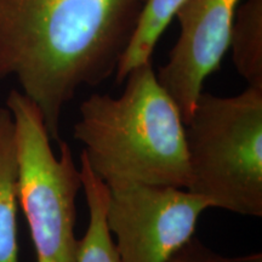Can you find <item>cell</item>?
I'll return each mask as SVG.
<instances>
[{
  "instance_id": "6da1fadb",
  "label": "cell",
  "mask_w": 262,
  "mask_h": 262,
  "mask_svg": "<svg viewBox=\"0 0 262 262\" xmlns=\"http://www.w3.org/2000/svg\"><path fill=\"white\" fill-rule=\"evenodd\" d=\"M148 0H0V79L14 77L60 142L64 107L116 74Z\"/></svg>"
},
{
  "instance_id": "7a4b0ae2",
  "label": "cell",
  "mask_w": 262,
  "mask_h": 262,
  "mask_svg": "<svg viewBox=\"0 0 262 262\" xmlns=\"http://www.w3.org/2000/svg\"><path fill=\"white\" fill-rule=\"evenodd\" d=\"M122 95H90L79 108L73 137L103 182L126 180L186 188L185 123L157 79L152 61L134 68Z\"/></svg>"
},
{
  "instance_id": "3957f363",
  "label": "cell",
  "mask_w": 262,
  "mask_h": 262,
  "mask_svg": "<svg viewBox=\"0 0 262 262\" xmlns=\"http://www.w3.org/2000/svg\"><path fill=\"white\" fill-rule=\"evenodd\" d=\"M188 183L211 208L262 216V89L203 93L185 123Z\"/></svg>"
},
{
  "instance_id": "277c9868",
  "label": "cell",
  "mask_w": 262,
  "mask_h": 262,
  "mask_svg": "<svg viewBox=\"0 0 262 262\" xmlns=\"http://www.w3.org/2000/svg\"><path fill=\"white\" fill-rule=\"evenodd\" d=\"M6 107L17 140L18 203L37 261L78 262L80 239L75 237V221L81 178L71 147L61 140L55 155L40 111L21 91H10Z\"/></svg>"
},
{
  "instance_id": "5b68a950",
  "label": "cell",
  "mask_w": 262,
  "mask_h": 262,
  "mask_svg": "<svg viewBox=\"0 0 262 262\" xmlns=\"http://www.w3.org/2000/svg\"><path fill=\"white\" fill-rule=\"evenodd\" d=\"M107 185L106 222L120 262H166L194 237L210 203L188 189L117 180Z\"/></svg>"
},
{
  "instance_id": "8992f818",
  "label": "cell",
  "mask_w": 262,
  "mask_h": 262,
  "mask_svg": "<svg viewBox=\"0 0 262 262\" xmlns=\"http://www.w3.org/2000/svg\"><path fill=\"white\" fill-rule=\"evenodd\" d=\"M239 0H183L173 18L180 33L157 79L179 107L183 123L194 110L206 78L229 49Z\"/></svg>"
},
{
  "instance_id": "52a82bcc",
  "label": "cell",
  "mask_w": 262,
  "mask_h": 262,
  "mask_svg": "<svg viewBox=\"0 0 262 262\" xmlns=\"http://www.w3.org/2000/svg\"><path fill=\"white\" fill-rule=\"evenodd\" d=\"M18 179L14 118L8 107H0V262H18Z\"/></svg>"
},
{
  "instance_id": "ba28073f",
  "label": "cell",
  "mask_w": 262,
  "mask_h": 262,
  "mask_svg": "<svg viewBox=\"0 0 262 262\" xmlns=\"http://www.w3.org/2000/svg\"><path fill=\"white\" fill-rule=\"evenodd\" d=\"M81 189L89 209V224L83 239H80L78 262H120L112 234L106 222L107 185L90 169L80 153Z\"/></svg>"
},
{
  "instance_id": "9c48e42d",
  "label": "cell",
  "mask_w": 262,
  "mask_h": 262,
  "mask_svg": "<svg viewBox=\"0 0 262 262\" xmlns=\"http://www.w3.org/2000/svg\"><path fill=\"white\" fill-rule=\"evenodd\" d=\"M229 49L235 70L248 86L262 89V0H247L238 6Z\"/></svg>"
},
{
  "instance_id": "30bf717a",
  "label": "cell",
  "mask_w": 262,
  "mask_h": 262,
  "mask_svg": "<svg viewBox=\"0 0 262 262\" xmlns=\"http://www.w3.org/2000/svg\"><path fill=\"white\" fill-rule=\"evenodd\" d=\"M183 0H148L136 31L120 58L116 71L118 84L123 83L134 68L152 61L156 45Z\"/></svg>"
},
{
  "instance_id": "8fae6325",
  "label": "cell",
  "mask_w": 262,
  "mask_h": 262,
  "mask_svg": "<svg viewBox=\"0 0 262 262\" xmlns=\"http://www.w3.org/2000/svg\"><path fill=\"white\" fill-rule=\"evenodd\" d=\"M212 251L204 247L195 237L183 245L166 262H212Z\"/></svg>"
},
{
  "instance_id": "7c38bea8",
  "label": "cell",
  "mask_w": 262,
  "mask_h": 262,
  "mask_svg": "<svg viewBox=\"0 0 262 262\" xmlns=\"http://www.w3.org/2000/svg\"><path fill=\"white\" fill-rule=\"evenodd\" d=\"M212 262H262V255L258 254H251L247 255V256H239V257H225L221 255L215 254L212 251L211 254Z\"/></svg>"
}]
</instances>
